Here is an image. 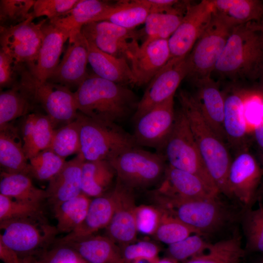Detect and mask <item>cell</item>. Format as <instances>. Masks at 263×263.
Listing matches in <instances>:
<instances>
[{
	"mask_svg": "<svg viewBox=\"0 0 263 263\" xmlns=\"http://www.w3.org/2000/svg\"><path fill=\"white\" fill-rule=\"evenodd\" d=\"M246 95L233 92L225 96L223 127L226 140L233 147L242 150L247 134L245 115Z\"/></svg>",
	"mask_w": 263,
	"mask_h": 263,
	"instance_id": "83f0119b",
	"label": "cell"
},
{
	"mask_svg": "<svg viewBox=\"0 0 263 263\" xmlns=\"http://www.w3.org/2000/svg\"><path fill=\"white\" fill-rule=\"evenodd\" d=\"M150 8V13L168 12L183 5L186 1L176 0H143Z\"/></svg>",
	"mask_w": 263,
	"mask_h": 263,
	"instance_id": "816d5d0a",
	"label": "cell"
},
{
	"mask_svg": "<svg viewBox=\"0 0 263 263\" xmlns=\"http://www.w3.org/2000/svg\"><path fill=\"white\" fill-rule=\"evenodd\" d=\"M35 103L19 82L0 94V126L29 113Z\"/></svg>",
	"mask_w": 263,
	"mask_h": 263,
	"instance_id": "8d00e7d4",
	"label": "cell"
},
{
	"mask_svg": "<svg viewBox=\"0 0 263 263\" xmlns=\"http://www.w3.org/2000/svg\"><path fill=\"white\" fill-rule=\"evenodd\" d=\"M21 263H35L28 257L21 259Z\"/></svg>",
	"mask_w": 263,
	"mask_h": 263,
	"instance_id": "6f0895ef",
	"label": "cell"
},
{
	"mask_svg": "<svg viewBox=\"0 0 263 263\" xmlns=\"http://www.w3.org/2000/svg\"><path fill=\"white\" fill-rule=\"evenodd\" d=\"M214 72L232 81H254L263 76V29L251 21L235 26Z\"/></svg>",
	"mask_w": 263,
	"mask_h": 263,
	"instance_id": "7a4b0ae2",
	"label": "cell"
},
{
	"mask_svg": "<svg viewBox=\"0 0 263 263\" xmlns=\"http://www.w3.org/2000/svg\"><path fill=\"white\" fill-rule=\"evenodd\" d=\"M192 83L196 88V93L193 94L203 116L215 133L225 142V96L218 83L211 77L196 80Z\"/></svg>",
	"mask_w": 263,
	"mask_h": 263,
	"instance_id": "ffe728a7",
	"label": "cell"
},
{
	"mask_svg": "<svg viewBox=\"0 0 263 263\" xmlns=\"http://www.w3.org/2000/svg\"><path fill=\"white\" fill-rule=\"evenodd\" d=\"M55 242L72 247L89 263H127L120 247L107 236L93 235L65 241L56 239Z\"/></svg>",
	"mask_w": 263,
	"mask_h": 263,
	"instance_id": "d4e9b609",
	"label": "cell"
},
{
	"mask_svg": "<svg viewBox=\"0 0 263 263\" xmlns=\"http://www.w3.org/2000/svg\"><path fill=\"white\" fill-rule=\"evenodd\" d=\"M161 209L162 210L161 218L153 235L157 240L169 245L192 234H198L195 230Z\"/></svg>",
	"mask_w": 263,
	"mask_h": 263,
	"instance_id": "b9f144b4",
	"label": "cell"
},
{
	"mask_svg": "<svg viewBox=\"0 0 263 263\" xmlns=\"http://www.w3.org/2000/svg\"><path fill=\"white\" fill-rule=\"evenodd\" d=\"M76 119L80 136L78 154L85 161H112L126 150L139 147L133 135L119 124L94 120L79 112Z\"/></svg>",
	"mask_w": 263,
	"mask_h": 263,
	"instance_id": "277c9868",
	"label": "cell"
},
{
	"mask_svg": "<svg viewBox=\"0 0 263 263\" xmlns=\"http://www.w3.org/2000/svg\"><path fill=\"white\" fill-rule=\"evenodd\" d=\"M34 19L31 17L14 26L0 27V50L29 71L37 62L42 41L41 26L46 19L37 23Z\"/></svg>",
	"mask_w": 263,
	"mask_h": 263,
	"instance_id": "8fae6325",
	"label": "cell"
},
{
	"mask_svg": "<svg viewBox=\"0 0 263 263\" xmlns=\"http://www.w3.org/2000/svg\"><path fill=\"white\" fill-rule=\"evenodd\" d=\"M255 263H263V259H261V260L257 261V262Z\"/></svg>",
	"mask_w": 263,
	"mask_h": 263,
	"instance_id": "680465c9",
	"label": "cell"
},
{
	"mask_svg": "<svg viewBox=\"0 0 263 263\" xmlns=\"http://www.w3.org/2000/svg\"><path fill=\"white\" fill-rule=\"evenodd\" d=\"M120 247L122 256L127 263L141 258H158L160 251V248L156 244L148 241L134 242Z\"/></svg>",
	"mask_w": 263,
	"mask_h": 263,
	"instance_id": "681fc988",
	"label": "cell"
},
{
	"mask_svg": "<svg viewBox=\"0 0 263 263\" xmlns=\"http://www.w3.org/2000/svg\"><path fill=\"white\" fill-rule=\"evenodd\" d=\"M78 111L98 121L118 124L133 117L139 100L127 86L88 75L74 93Z\"/></svg>",
	"mask_w": 263,
	"mask_h": 263,
	"instance_id": "6da1fadb",
	"label": "cell"
},
{
	"mask_svg": "<svg viewBox=\"0 0 263 263\" xmlns=\"http://www.w3.org/2000/svg\"><path fill=\"white\" fill-rule=\"evenodd\" d=\"M0 164L2 171L29 174L19 130L11 122L0 126Z\"/></svg>",
	"mask_w": 263,
	"mask_h": 263,
	"instance_id": "484cf974",
	"label": "cell"
},
{
	"mask_svg": "<svg viewBox=\"0 0 263 263\" xmlns=\"http://www.w3.org/2000/svg\"><path fill=\"white\" fill-rule=\"evenodd\" d=\"M153 196L159 207L202 236L219 229L231 219L230 211L219 198L186 199L156 191Z\"/></svg>",
	"mask_w": 263,
	"mask_h": 263,
	"instance_id": "5b68a950",
	"label": "cell"
},
{
	"mask_svg": "<svg viewBox=\"0 0 263 263\" xmlns=\"http://www.w3.org/2000/svg\"><path fill=\"white\" fill-rule=\"evenodd\" d=\"M19 83L34 102L41 105L55 129L76 119L78 111L75 93L69 88L49 80L40 81L26 67L21 72Z\"/></svg>",
	"mask_w": 263,
	"mask_h": 263,
	"instance_id": "ba28073f",
	"label": "cell"
},
{
	"mask_svg": "<svg viewBox=\"0 0 263 263\" xmlns=\"http://www.w3.org/2000/svg\"><path fill=\"white\" fill-rule=\"evenodd\" d=\"M0 194L16 201L41 205L46 199V190L37 188L28 174L0 173Z\"/></svg>",
	"mask_w": 263,
	"mask_h": 263,
	"instance_id": "1f68e13d",
	"label": "cell"
},
{
	"mask_svg": "<svg viewBox=\"0 0 263 263\" xmlns=\"http://www.w3.org/2000/svg\"><path fill=\"white\" fill-rule=\"evenodd\" d=\"M116 178L111 161H84L82 167V191L89 197L105 194Z\"/></svg>",
	"mask_w": 263,
	"mask_h": 263,
	"instance_id": "4dcf8cb0",
	"label": "cell"
},
{
	"mask_svg": "<svg viewBox=\"0 0 263 263\" xmlns=\"http://www.w3.org/2000/svg\"><path fill=\"white\" fill-rule=\"evenodd\" d=\"M159 258L155 259L141 258L135 260L131 263H157Z\"/></svg>",
	"mask_w": 263,
	"mask_h": 263,
	"instance_id": "11a10c76",
	"label": "cell"
},
{
	"mask_svg": "<svg viewBox=\"0 0 263 263\" xmlns=\"http://www.w3.org/2000/svg\"><path fill=\"white\" fill-rule=\"evenodd\" d=\"M214 11L226 16L236 25L263 19V2L259 0H212Z\"/></svg>",
	"mask_w": 263,
	"mask_h": 263,
	"instance_id": "d590c367",
	"label": "cell"
},
{
	"mask_svg": "<svg viewBox=\"0 0 263 263\" xmlns=\"http://www.w3.org/2000/svg\"><path fill=\"white\" fill-rule=\"evenodd\" d=\"M41 215V205L16 201L0 194V222Z\"/></svg>",
	"mask_w": 263,
	"mask_h": 263,
	"instance_id": "f6af8a7d",
	"label": "cell"
},
{
	"mask_svg": "<svg viewBox=\"0 0 263 263\" xmlns=\"http://www.w3.org/2000/svg\"><path fill=\"white\" fill-rule=\"evenodd\" d=\"M254 134L259 150L261 166L263 169V112L260 119L254 125ZM263 195V180L258 191L257 197L260 199Z\"/></svg>",
	"mask_w": 263,
	"mask_h": 263,
	"instance_id": "f5cc1de1",
	"label": "cell"
},
{
	"mask_svg": "<svg viewBox=\"0 0 263 263\" xmlns=\"http://www.w3.org/2000/svg\"><path fill=\"white\" fill-rule=\"evenodd\" d=\"M161 151L169 165L197 176L210 189L220 194L201 157L188 120L180 108L175 112L173 128Z\"/></svg>",
	"mask_w": 263,
	"mask_h": 263,
	"instance_id": "8992f818",
	"label": "cell"
},
{
	"mask_svg": "<svg viewBox=\"0 0 263 263\" xmlns=\"http://www.w3.org/2000/svg\"><path fill=\"white\" fill-rule=\"evenodd\" d=\"M86 43L88 63L95 75L116 83L134 86V78L128 61L101 51L87 40Z\"/></svg>",
	"mask_w": 263,
	"mask_h": 263,
	"instance_id": "4316f807",
	"label": "cell"
},
{
	"mask_svg": "<svg viewBox=\"0 0 263 263\" xmlns=\"http://www.w3.org/2000/svg\"><path fill=\"white\" fill-rule=\"evenodd\" d=\"M112 3L100 0H78L64 15L49 21L69 35V42L74 40L85 24L92 22L104 12Z\"/></svg>",
	"mask_w": 263,
	"mask_h": 263,
	"instance_id": "f1b7e54d",
	"label": "cell"
},
{
	"mask_svg": "<svg viewBox=\"0 0 263 263\" xmlns=\"http://www.w3.org/2000/svg\"><path fill=\"white\" fill-rule=\"evenodd\" d=\"M188 73L187 56L179 60L169 59L148 83L132 117L133 121H135L154 107L174 96L180 83Z\"/></svg>",
	"mask_w": 263,
	"mask_h": 263,
	"instance_id": "9a60e30c",
	"label": "cell"
},
{
	"mask_svg": "<svg viewBox=\"0 0 263 263\" xmlns=\"http://www.w3.org/2000/svg\"><path fill=\"white\" fill-rule=\"evenodd\" d=\"M245 251L238 234L210 244L207 250L184 263H241Z\"/></svg>",
	"mask_w": 263,
	"mask_h": 263,
	"instance_id": "836d02e7",
	"label": "cell"
},
{
	"mask_svg": "<svg viewBox=\"0 0 263 263\" xmlns=\"http://www.w3.org/2000/svg\"><path fill=\"white\" fill-rule=\"evenodd\" d=\"M157 263H178V262L167 257L159 259Z\"/></svg>",
	"mask_w": 263,
	"mask_h": 263,
	"instance_id": "9f6ffc18",
	"label": "cell"
},
{
	"mask_svg": "<svg viewBox=\"0 0 263 263\" xmlns=\"http://www.w3.org/2000/svg\"><path fill=\"white\" fill-rule=\"evenodd\" d=\"M88 63L86 40L80 33L74 41L69 42L61 61L47 80L68 88H78L88 75Z\"/></svg>",
	"mask_w": 263,
	"mask_h": 263,
	"instance_id": "ac0fdd59",
	"label": "cell"
},
{
	"mask_svg": "<svg viewBox=\"0 0 263 263\" xmlns=\"http://www.w3.org/2000/svg\"><path fill=\"white\" fill-rule=\"evenodd\" d=\"M116 206L114 188L102 196L91 199L86 216L74 231L58 239L69 241L89 237L100 229L106 228L113 215Z\"/></svg>",
	"mask_w": 263,
	"mask_h": 263,
	"instance_id": "603a6c76",
	"label": "cell"
},
{
	"mask_svg": "<svg viewBox=\"0 0 263 263\" xmlns=\"http://www.w3.org/2000/svg\"><path fill=\"white\" fill-rule=\"evenodd\" d=\"M263 180V169L255 158L245 149L232 160L227 175L230 197L238 199L245 209L250 208L257 199Z\"/></svg>",
	"mask_w": 263,
	"mask_h": 263,
	"instance_id": "4fadbf2b",
	"label": "cell"
},
{
	"mask_svg": "<svg viewBox=\"0 0 263 263\" xmlns=\"http://www.w3.org/2000/svg\"><path fill=\"white\" fill-rule=\"evenodd\" d=\"M214 12L212 0L189 4L175 31L169 38L170 59L186 57L209 25Z\"/></svg>",
	"mask_w": 263,
	"mask_h": 263,
	"instance_id": "7c38bea8",
	"label": "cell"
},
{
	"mask_svg": "<svg viewBox=\"0 0 263 263\" xmlns=\"http://www.w3.org/2000/svg\"><path fill=\"white\" fill-rule=\"evenodd\" d=\"M235 26L230 19L214 10L209 25L187 56L188 73L186 78L193 82L211 77Z\"/></svg>",
	"mask_w": 263,
	"mask_h": 263,
	"instance_id": "52a82bcc",
	"label": "cell"
},
{
	"mask_svg": "<svg viewBox=\"0 0 263 263\" xmlns=\"http://www.w3.org/2000/svg\"><path fill=\"white\" fill-rule=\"evenodd\" d=\"M78 0H36L32 11L35 19L46 16L50 20L58 18L70 11Z\"/></svg>",
	"mask_w": 263,
	"mask_h": 263,
	"instance_id": "7dc6e473",
	"label": "cell"
},
{
	"mask_svg": "<svg viewBox=\"0 0 263 263\" xmlns=\"http://www.w3.org/2000/svg\"><path fill=\"white\" fill-rule=\"evenodd\" d=\"M57 155L65 159L80 151L78 122L75 120L55 130L49 148Z\"/></svg>",
	"mask_w": 263,
	"mask_h": 263,
	"instance_id": "ab89813d",
	"label": "cell"
},
{
	"mask_svg": "<svg viewBox=\"0 0 263 263\" xmlns=\"http://www.w3.org/2000/svg\"><path fill=\"white\" fill-rule=\"evenodd\" d=\"M175 119L172 96L134 122L132 135L137 145L154 148L160 153L172 130Z\"/></svg>",
	"mask_w": 263,
	"mask_h": 263,
	"instance_id": "5bb4252c",
	"label": "cell"
},
{
	"mask_svg": "<svg viewBox=\"0 0 263 263\" xmlns=\"http://www.w3.org/2000/svg\"><path fill=\"white\" fill-rule=\"evenodd\" d=\"M0 258L4 263H21V259L14 250L0 240Z\"/></svg>",
	"mask_w": 263,
	"mask_h": 263,
	"instance_id": "db71d44e",
	"label": "cell"
},
{
	"mask_svg": "<svg viewBox=\"0 0 263 263\" xmlns=\"http://www.w3.org/2000/svg\"><path fill=\"white\" fill-rule=\"evenodd\" d=\"M42 41L36 65L29 72L40 81L47 80L59 63L64 43L69 39L67 32L51 23L46 18L41 26Z\"/></svg>",
	"mask_w": 263,
	"mask_h": 263,
	"instance_id": "d6986e66",
	"label": "cell"
},
{
	"mask_svg": "<svg viewBox=\"0 0 263 263\" xmlns=\"http://www.w3.org/2000/svg\"><path fill=\"white\" fill-rule=\"evenodd\" d=\"M178 98L209 175L220 193L230 197L227 175L232 160L225 142L205 120L193 94L180 90Z\"/></svg>",
	"mask_w": 263,
	"mask_h": 263,
	"instance_id": "3957f363",
	"label": "cell"
},
{
	"mask_svg": "<svg viewBox=\"0 0 263 263\" xmlns=\"http://www.w3.org/2000/svg\"><path fill=\"white\" fill-rule=\"evenodd\" d=\"M170 58L168 39L144 41L130 61L134 86L148 84Z\"/></svg>",
	"mask_w": 263,
	"mask_h": 263,
	"instance_id": "e0dca14e",
	"label": "cell"
},
{
	"mask_svg": "<svg viewBox=\"0 0 263 263\" xmlns=\"http://www.w3.org/2000/svg\"><path fill=\"white\" fill-rule=\"evenodd\" d=\"M25 67L17 63L9 55L0 51V87L11 88L18 82L16 79Z\"/></svg>",
	"mask_w": 263,
	"mask_h": 263,
	"instance_id": "f907efd6",
	"label": "cell"
},
{
	"mask_svg": "<svg viewBox=\"0 0 263 263\" xmlns=\"http://www.w3.org/2000/svg\"><path fill=\"white\" fill-rule=\"evenodd\" d=\"M164 155L137 147L122 152L111 161L116 180L134 190L150 187L164 178L167 166Z\"/></svg>",
	"mask_w": 263,
	"mask_h": 263,
	"instance_id": "30bf717a",
	"label": "cell"
},
{
	"mask_svg": "<svg viewBox=\"0 0 263 263\" xmlns=\"http://www.w3.org/2000/svg\"><path fill=\"white\" fill-rule=\"evenodd\" d=\"M162 210L159 207L148 205L137 206L136 221L138 232L154 235L159 224Z\"/></svg>",
	"mask_w": 263,
	"mask_h": 263,
	"instance_id": "c3c4849f",
	"label": "cell"
},
{
	"mask_svg": "<svg viewBox=\"0 0 263 263\" xmlns=\"http://www.w3.org/2000/svg\"><path fill=\"white\" fill-rule=\"evenodd\" d=\"M84 159L77 154L66 161L61 170L50 181L46 189V199L53 206L73 199L82 191V167Z\"/></svg>",
	"mask_w": 263,
	"mask_h": 263,
	"instance_id": "7402d4cb",
	"label": "cell"
},
{
	"mask_svg": "<svg viewBox=\"0 0 263 263\" xmlns=\"http://www.w3.org/2000/svg\"><path fill=\"white\" fill-rule=\"evenodd\" d=\"M83 193L53 207L58 232L69 234L76 229L84 220L91 201Z\"/></svg>",
	"mask_w": 263,
	"mask_h": 263,
	"instance_id": "e575fe53",
	"label": "cell"
},
{
	"mask_svg": "<svg viewBox=\"0 0 263 263\" xmlns=\"http://www.w3.org/2000/svg\"><path fill=\"white\" fill-rule=\"evenodd\" d=\"M66 162L48 148L29 160V174L39 180L49 181L61 170Z\"/></svg>",
	"mask_w": 263,
	"mask_h": 263,
	"instance_id": "60d3db41",
	"label": "cell"
},
{
	"mask_svg": "<svg viewBox=\"0 0 263 263\" xmlns=\"http://www.w3.org/2000/svg\"><path fill=\"white\" fill-rule=\"evenodd\" d=\"M0 228L3 230L0 240L20 259L48 248L58 232L56 226L50 225L43 215L0 222Z\"/></svg>",
	"mask_w": 263,
	"mask_h": 263,
	"instance_id": "9c48e42d",
	"label": "cell"
},
{
	"mask_svg": "<svg viewBox=\"0 0 263 263\" xmlns=\"http://www.w3.org/2000/svg\"><path fill=\"white\" fill-rule=\"evenodd\" d=\"M261 23V26L263 29V19L262 20L261 22H260Z\"/></svg>",
	"mask_w": 263,
	"mask_h": 263,
	"instance_id": "91938a15",
	"label": "cell"
},
{
	"mask_svg": "<svg viewBox=\"0 0 263 263\" xmlns=\"http://www.w3.org/2000/svg\"><path fill=\"white\" fill-rule=\"evenodd\" d=\"M210 244L198 234H192L174 244L168 245V257L177 262L186 261L207 249Z\"/></svg>",
	"mask_w": 263,
	"mask_h": 263,
	"instance_id": "ee69618b",
	"label": "cell"
},
{
	"mask_svg": "<svg viewBox=\"0 0 263 263\" xmlns=\"http://www.w3.org/2000/svg\"><path fill=\"white\" fill-rule=\"evenodd\" d=\"M189 4L186 1L172 11L150 13L143 29L144 41L169 39L180 25Z\"/></svg>",
	"mask_w": 263,
	"mask_h": 263,
	"instance_id": "d6a6232c",
	"label": "cell"
},
{
	"mask_svg": "<svg viewBox=\"0 0 263 263\" xmlns=\"http://www.w3.org/2000/svg\"><path fill=\"white\" fill-rule=\"evenodd\" d=\"M155 190L162 194L186 199L215 198L219 195L197 176L169 165L167 166L162 183Z\"/></svg>",
	"mask_w": 263,
	"mask_h": 263,
	"instance_id": "44dd1931",
	"label": "cell"
},
{
	"mask_svg": "<svg viewBox=\"0 0 263 263\" xmlns=\"http://www.w3.org/2000/svg\"><path fill=\"white\" fill-rule=\"evenodd\" d=\"M55 130L47 115L32 113L23 117L19 132L28 160L49 148Z\"/></svg>",
	"mask_w": 263,
	"mask_h": 263,
	"instance_id": "cb8c5ba5",
	"label": "cell"
},
{
	"mask_svg": "<svg viewBox=\"0 0 263 263\" xmlns=\"http://www.w3.org/2000/svg\"><path fill=\"white\" fill-rule=\"evenodd\" d=\"M116 206L111 221L106 228L107 236L120 247L134 243L138 232L133 190L116 179L113 188Z\"/></svg>",
	"mask_w": 263,
	"mask_h": 263,
	"instance_id": "2e32d148",
	"label": "cell"
},
{
	"mask_svg": "<svg viewBox=\"0 0 263 263\" xmlns=\"http://www.w3.org/2000/svg\"><path fill=\"white\" fill-rule=\"evenodd\" d=\"M150 8L143 0H119L112 4L92 22L107 21L127 29H134L144 23Z\"/></svg>",
	"mask_w": 263,
	"mask_h": 263,
	"instance_id": "f546056e",
	"label": "cell"
},
{
	"mask_svg": "<svg viewBox=\"0 0 263 263\" xmlns=\"http://www.w3.org/2000/svg\"><path fill=\"white\" fill-rule=\"evenodd\" d=\"M36 0H0V27H10L20 24L33 17Z\"/></svg>",
	"mask_w": 263,
	"mask_h": 263,
	"instance_id": "7bdbcfd3",
	"label": "cell"
},
{
	"mask_svg": "<svg viewBox=\"0 0 263 263\" xmlns=\"http://www.w3.org/2000/svg\"><path fill=\"white\" fill-rule=\"evenodd\" d=\"M242 225L246 248L263 253V206L255 209L246 208L242 213Z\"/></svg>",
	"mask_w": 263,
	"mask_h": 263,
	"instance_id": "f35d334b",
	"label": "cell"
},
{
	"mask_svg": "<svg viewBox=\"0 0 263 263\" xmlns=\"http://www.w3.org/2000/svg\"><path fill=\"white\" fill-rule=\"evenodd\" d=\"M55 243L51 248H48L34 256L28 257L35 263H89L72 247Z\"/></svg>",
	"mask_w": 263,
	"mask_h": 263,
	"instance_id": "bcb514c9",
	"label": "cell"
},
{
	"mask_svg": "<svg viewBox=\"0 0 263 263\" xmlns=\"http://www.w3.org/2000/svg\"><path fill=\"white\" fill-rule=\"evenodd\" d=\"M81 33L88 41L101 51L114 57L126 60L130 63L140 45L138 41L125 40L96 32L86 25Z\"/></svg>",
	"mask_w": 263,
	"mask_h": 263,
	"instance_id": "74e56055",
	"label": "cell"
}]
</instances>
